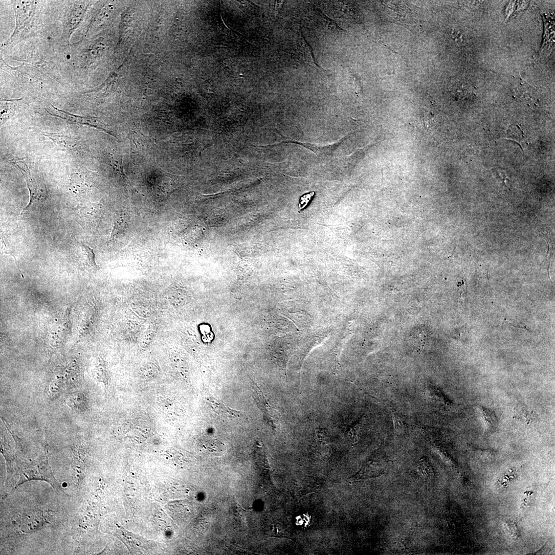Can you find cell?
I'll return each instance as SVG.
<instances>
[{"label": "cell", "mask_w": 555, "mask_h": 555, "mask_svg": "<svg viewBox=\"0 0 555 555\" xmlns=\"http://www.w3.org/2000/svg\"><path fill=\"white\" fill-rule=\"evenodd\" d=\"M17 475L19 476V478L15 489L27 482L41 480L50 484L55 491L62 492L60 485L52 471L47 452L44 456L31 464L21 463L15 461L8 473L7 481L8 485L12 487L13 490L15 485V479L17 478Z\"/></svg>", "instance_id": "6da1fadb"}, {"label": "cell", "mask_w": 555, "mask_h": 555, "mask_svg": "<svg viewBox=\"0 0 555 555\" xmlns=\"http://www.w3.org/2000/svg\"><path fill=\"white\" fill-rule=\"evenodd\" d=\"M13 163L20 170L26 180L30 194V201L23 212L43 203L49 195L48 189L42 175L35 165L28 158L14 159Z\"/></svg>", "instance_id": "7a4b0ae2"}, {"label": "cell", "mask_w": 555, "mask_h": 555, "mask_svg": "<svg viewBox=\"0 0 555 555\" xmlns=\"http://www.w3.org/2000/svg\"><path fill=\"white\" fill-rule=\"evenodd\" d=\"M252 390L253 397L262 412L264 419L271 428L276 429L279 420L275 414V410L272 408L269 400L256 384H253Z\"/></svg>", "instance_id": "3957f363"}, {"label": "cell", "mask_w": 555, "mask_h": 555, "mask_svg": "<svg viewBox=\"0 0 555 555\" xmlns=\"http://www.w3.org/2000/svg\"><path fill=\"white\" fill-rule=\"evenodd\" d=\"M85 449L80 443H76L72 448V478L76 486H80L84 478L85 471Z\"/></svg>", "instance_id": "277c9868"}, {"label": "cell", "mask_w": 555, "mask_h": 555, "mask_svg": "<svg viewBox=\"0 0 555 555\" xmlns=\"http://www.w3.org/2000/svg\"><path fill=\"white\" fill-rule=\"evenodd\" d=\"M54 107V106H53ZM54 108L57 110V114L54 116L64 119L72 124L80 125H86L97 129L99 130L106 132L110 135L115 137L106 128V126L98 119L93 118L82 117L75 116L65 112V111L58 109L56 107Z\"/></svg>", "instance_id": "5b68a950"}, {"label": "cell", "mask_w": 555, "mask_h": 555, "mask_svg": "<svg viewBox=\"0 0 555 555\" xmlns=\"http://www.w3.org/2000/svg\"><path fill=\"white\" fill-rule=\"evenodd\" d=\"M49 523L47 516L43 513L37 512L23 517L20 526L22 531L29 533L38 531Z\"/></svg>", "instance_id": "8992f818"}, {"label": "cell", "mask_w": 555, "mask_h": 555, "mask_svg": "<svg viewBox=\"0 0 555 555\" xmlns=\"http://www.w3.org/2000/svg\"><path fill=\"white\" fill-rule=\"evenodd\" d=\"M16 9L15 11L16 15L17 17V29L21 30L24 28V27L28 24V23L32 18L33 12L36 9V6L34 5V3H31L30 2H22V3H18L16 6Z\"/></svg>", "instance_id": "52a82bcc"}, {"label": "cell", "mask_w": 555, "mask_h": 555, "mask_svg": "<svg viewBox=\"0 0 555 555\" xmlns=\"http://www.w3.org/2000/svg\"><path fill=\"white\" fill-rule=\"evenodd\" d=\"M338 16L341 18L357 21L359 12L354 4L350 2H338L332 3Z\"/></svg>", "instance_id": "ba28073f"}, {"label": "cell", "mask_w": 555, "mask_h": 555, "mask_svg": "<svg viewBox=\"0 0 555 555\" xmlns=\"http://www.w3.org/2000/svg\"><path fill=\"white\" fill-rule=\"evenodd\" d=\"M52 140L59 147L70 151H74L80 147L79 141L68 135L61 134H48L44 135Z\"/></svg>", "instance_id": "9c48e42d"}, {"label": "cell", "mask_w": 555, "mask_h": 555, "mask_svg": "<svg viewBox=\"0 0 555 555\" xmlns=\"http://www.w3.org/2000/svg\"><path fill=\"white\" fill-rule=\"evenodd\" d=\"M207 401L212 411L218 415L233 418L241 416V412L232 409L214 397H209Z\"/></svg>", "instance_id": "30bf717a"}, {"label": "cell", "mask_w": 555, "mask_h": 555, "mask_svg": "<svg viewBox=\"0 0 555 555\" xmlns=\"http://www.w3.org/2000/svg\"><path fill=\"white\" fill-rule=\"evenodd\" d=\"M478 410L486 430H492L497 425L498 419L495 413L489 409L480 406Z\"/></svg>", "instance_id": "8fae6325"}, {"label": "cell", "mask_w": 555, "mask_h": 555, "mask_svg": "<svg viewBox=\"0 0 555 555\" xmlns=\"http://www.w3.org/2000/svg\"><path fill=\"white\" fill-rule=\"evenodd\" d=\"M315 12L319 22L321 23L326 29L337 32H340L343 31L338 25L328 18L319 10L316 9Z\"/></svg>", "instance_id": "7c38bea8"}, {"label": "cell", "mask_w": 555, "mask_h": 555, "mask_svg": "<svg viewBox=\"0 0 555 555\" xmlns=\"http://www.w3.org/2000/svg\"><path fill=\"white\" fill-rule=\"evenodd\" d=\"M514 417L529 424L533 420V413L525 405L520 404L514 409Z\"/></svg>", "instance_id": "4fadbf2b"}, {"label": "cell", "mask_w": 555, "mask_h": 555, "mask_svg": "<svg viewBox=\"0 0 555 555\" xmlns=\"http://www.w3.org/2000/svg\"><path fill=\"white\" fill-rule=\"evenodd\" d=\"M82 399L83 396L81 393H77L72 395L68 399L67 404L73 409L81 412L83 408Z\"/></svg>", "instance_id": "5bb4252c"}, {"label": "cell", "mask_w": 555, "mask_h": 555, "mask_svg": "<svg viewBox=\"0 0 555 555\" xmlns=\"http://www.w3.org/2000/svg\"><path fill=\"white\" fill-rule=\"evenodd\" d=\"M80 243L81 253L85 256L87 263L91 267L97 269L98 266L95 262V254L93 250L83 243L80 242Z\"/></svg>", "instance_id": "9a60e30c"}, {"label": "cell", "mask_w": 555, "mask_h": 555, "mask_svg": "<svg viewBox=\"0 0 555 555\" xmlns=\"http://www.w3.org/2000/svg\"><path fill=\"white\" fill-rule=\"evenodd\" d=\"M154 336V327L152 324H150L144 333L141 342V346L142 348L148 347L152 342Z\"/></svg>", "instance_id": "2e32d148"}, {"label": "cell", "mask_w": 555, "mask_h": 555, "mask_svg": "<svg viewBox=\"0 0 555 555\" xmlns=\"http://www.w3.org/2000/svg\"><path fill=\"white\" fill-rule=\"evenodd\" d=\"M418 470L421 474H423L428 478L432 476V469L426 458H422L420 460L418 463Z\"/></svg>", "instance_id": "e0dca14e"}, {"label": "cell", "mask_w": 555, "mask_h": 555, "mask_svg": "<svg viewBox=\"0 0 555 555\" xmlns=\"http://www.w3.org/2000/svg\"><path fill=\"white\" fill-rule=\"evenodd\" d=\"M315 192L311 191L302 195L299 199V208L303 210L306 207L315 196Z\"/></svg>", "instance_id": "ac0fdd59"}, {"label": "cell", "mask_w": 555, "mask_h": 555, "mask_svg": "<svg viewBox=\"0 0 555 555\" xmlns=\"http://www.w3.org/2000/svg\"><path fill=\"white\" fill-rule=\"evenodd\" d=\"M61 384L60 381H55L51 383L48 389L47 393L48 396L50 397L54 396L58 393L61 388Z\"/></svg>", "instance_id": "d6986e66"}, {"label": "cell", "mask_w": 555, "mask_h": 555, "mask_svg": "<svg viewBox=\"0 0 555 555\" xmlns=\"http://www.w3.org/2000/svg\"><path fill=\"white\" fill-rule=\"evenodd\" d=\"M222 62H223V64L227 67H230L233 64V62L231 60L228 59L225 60Z\"/></svg>", "instance_id": "ffe728a7"}]
</instances>
